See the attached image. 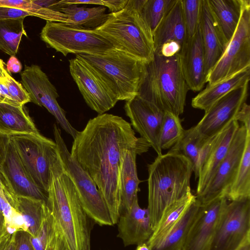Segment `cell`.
<instances>
[{
    "label": "cell",
    "mask_w": 250,
    "mask_h": 250,
    "mask_svg": "<svg viewBox=\"0 0 250 250\" xmlns=\"http://www.w3.org/2000/svg\"><path fill=\"white\" fill-rule=\"evenodd\" d=\"M235 120L242 123L247 130L250 131V106L246 102L243 104L237 113Z\"/></svg>",
    "instance_id": "bcb514c9"
},
{
    "label": "cell",
    "mask_w": 250,
    "mask_h": 250,
    "mask_svg": "<svg viewBox=\"0 0 250 250\" xmlns=\"http://www.w3.org/2000/svg\"><path fill=\"white\" fill-rule=\"evenodd\" d=\"M67 17L65 25L85 30H95L103 24L109 16L106 8L103 6L94 7L78 6L72 4L64 5L59 9Z\"/></svg>",
    "instance_id": "4316f807"
},
{
    "label": "cell",
    "mask_w": 250,
    "mask_h": 250,
    "mask_svg": "<svg viewBox=\"0 0 250 250\" xmlns=\"http://www.w3.org/2000/svg\"><path fill=\"white\" fill-rule=\"evenodd\" d=\"M144 0H128L120 11L109 13L105 22L93 32L106 39L113 47L144 63L153 58L152 32L142 12Z\"/></svg>",
    "instance_id": "5b68a950"
},
{
    "label": "cell",
    "mask_w": 250,
    "mask_h": 250,
    "mask_svg": "<svg viewBox=\"0 0 250 250\" xmlns=\"http://www.w3.org/2000/svg\"><path fill=\"white\" fill-rule=\"evenodd\" d=\"M226 198L229 201L250 198V134L247 135L240 164Z\"/></svg>",
    "instance_id": "4dcf8cb0"
},
{
    "label": "cell",
    "mask_w": 250,
    "mask_h": 250,
    "mask_svg": "<svg viewBox=\"0 0 250 250\" xmlns=\"http://www.w3.org/2000/svg\"><path fill=\"white\" fill-rule=\"evenodd\" d=\"M250 68V0H246L236 29L223 55L208 73L212 84Z\"/></svg>",
    "instance_id": "30bf717a"
},
{
    "label": "cell",
    "mask_w": 250,
    "mask_h": 250,
    "mask_svg": "<svg viewBox=\"0 0 250 250\" xmlns=\"http://www.w3.org/2000/svg\"><path fill=\"white\" fill-rule=\"evenodd\" d=\"M187 38L182 0H175L153 33L154 51L170 41L176 42L182 47Z\"/></svg>",
    "instance_id": "cb8c5ba5"
},
{
    "label": "cell",
    "mask_w": 250,
    "mask_h": 250,
    "mask_svg": "<svg viewBox=\"0 0 250 250\" xmlns=\"http://www.w3.org/2000/svg\"><path fill=\"white\" fill-rule=\"evenodd\" d=\"M32 3V0H0V6L17 8L29 11Z\"/></svg>",
    "instance_id": "f6af8a7d"
},
{
    "label": "cell",
    "mask_w": 250,
    "mask_h": 250,
    "mask_svg": "<svg viewBox=\"0 0 250 250\" xmlns=\"http://www.w3.org/2000/svg\"><path fill=\"white\" fill-rule=\"evenodd\" d=\"M2 100H1V96H0V102H1Z\"/></svg>",
    "instance_id": "6f0895ef"
},
{
    "label": "cell",
    "mask_w": 250,
    "mask_h": 250,
    "mask_svg": "<svg viewBox=\"0 0 250 250\" xmlns=\"http://www.w3.org/2000/svg\"><path fill=\"white\" fill-rule=\"evenodd\" d=\"M0 250H14V233L6 231L0 237Z\"/></svg>",
    "instance_id": "c3c4849f"
},
{
    "label": "cell",
    "mask_w": 250,
    "mask_h": 250,
    "mask_svg": "<svg viewBox=\"0 0 250 250\" xmlns=\"http://www.w3.org/2000/svg\"><path fill=\"white\" fill-rule=\"evenodd\" d=\"M250 239V198L228 201L221 213L208 250H237Z\"/></svg>",
    "instance_id": "7c38bea8"
},
{
    "label": "cell",
    "mask_w": 250,
    "mask_h": 250,
    "mask_svg": "<svg viewBox=\"0 0 250 250\" xmlns=\"http://www.w3.org/2000/svg\"><path fill=\"white\" fill-rule=\"evenodd\" d=\"M117 237L125 246L146 242L154 230L147 208H142L135 198L127 212L120 215L118 222Z\"/></svg>",
    "instance_id": "ffe728a7"
},
{
    "label": "cell",
    "mask_w": 250,
    "mask_h": 250,
    "mask_svg": "<svg viewBox=\"0 0 250 250\" xmlns=\"http://www.w3.org/2000/svg\"><path fill=\"white\" fill-rule=\"evenodd\" d=\"M21 77L22 85L28 93L30 102L44 107L61 127L74 139L78 131L66 118L65 111L58 103L59 96L56 87L41 68L36 64L25 65Z\"/></svg>",
    "instance_id": "4fadbf2b"
},
{
    "label": "cell",
    "mask_w": 250,
    "mask_h": 250,
    "mask_svg": "<svg viewBox=\"0 0 250 250\" xmlns=\"http://www.w3.org/2000/svg\"><path fill=\"white\" fill-rule=\"evenodd\" d=\"M196 199L192 193L171 205L165 211L149 239L148 246L160 241L179 221L184 213Z\"/></svg>",
    "instance_id": "1f68e13d"
},
{
    "label": "cell",
    "mask_w": 250,
    "mask_h": 250,
    "mask_svg": "<svg viewBox=\"0 0 250 250\" xmlns=\"http://www.w3.org/2000/svg\"><path fill=\"white\" fill-rule=\"evenodd\" d=\"M8 139V136L0 134V166L4 159L6 145Z\"/></svg>",
    "instance_id": "f907efd6"
},
{
    "label": "cell",
    "mask_w": 250,
    "mask_h": 250,
    "mask_svg": "<svg viewBox=\"0 0 250 250\" xmlns=\"http://www.w3.org/2000/svg\"><path fill=\"white\" fill-rule=\"evenodd\" d=\"M0 174L8 188L16 196L29 197L46 202L47 193L33 180L9 139L0 166Z\"/></svg>",
    "instance_id": "e0dca14e"
},
{
    "label": "cell",
    "mask_w": 250,
    "mask_h": 250,
    "mask_svg": "<svg viewBox=\"0 0 250 250\" xmlns=\"http://www.w3.org/2000/svg\"><path fill=\"white\" fill-rule=\"evenodd\" d=\"M54 230V221L48 208L46 215L38 234L35 236L30 235V242L34 250H46Z\"/></svg>",
    "instance_id": "f35d334b"
},
{
    "label": "cell",
    "mask_w": 250,
    "mask_h": 250,
    "mask_svg": "<svg viewBox=\"0 0 250 250\" xmlns=\"http://www.w3.org/2000/svg\"><path fill=\"white\" fill-rule=\"evenodd\" d=\"M249 83L237 88L214 103L195 126L204 138L209 137L223 130L231 121L246 102L248 95Z\"/></svg>",
    "instance_id": "2e32d148"
},
{
    "label": "cell",
    "mask_w": 250,
    "mask_h": 250,
    "mask_svg": "<svg viewBox=\"0 0 250 250\" xmlns=\"http://www.w3.org/2000/svg\"><path fill=\"white\" fill-rule=\"evenodd\" d=\"M2 82L6 86L12 100L17 105L24 106L25 104L30 102L28 93L22 85L15 80L7 70Z\"/></svg>",
    "instance_id": "ab89813d"
},
{
    "label": "cell",
    "mask_w": 250,
    "mask_h": 250,
    "mask_svg": "<svg viewBox=\"0 0 250 250\" xmlns=\"http://www.w3.org/2000/svg\"><path fill=\"white\" fill-rule=\"evenodd\" d=\"M202 0H182L184 18L187 37L196 32L201 16Z\"/></svg>",
    "instance_id": "74e56055"
},
{
    "label": "cell",
    "mask_w": 250,
    "mask_h": 250,
    "mask_svg": "<svg viewBox=\"0 0 250 250\" xmlns=\"http://www.w3.org/2000/svg\"><path fill=\"white\" fill-rule=\"evenodd\" d=\"M124 109L133 129L149 143L157 155L162 154L159 136L164 111L138 95L126 101Z\"/></svg>",
    "instance_id": "9a60e30c"
},
{
    "label": "cell",
    "mask_w": 250,
    "mask_h": 250,
    "mask_svg": "<svg viewBox=\"0 0 250 250\" xmlns=\"http://www.w3.org/2000/svg\"><path fill=\"white\" fill-rule=\"evenodd\" d=\"M237 250H250V239L247 240Z\"/></svg>",
    "instance_id": "f5cc1de1"
},
{
    "label": "cell",
    "mask_w": 250,
    "mask_h": 250,
    "mask_svg": "<svg viewBox=\"0 0 250 250\" xmlns=\"http://www.w3.org/2000/svg\"><path fill=\"white\" fill-rule=\"evenodd\" d=\"M15 209L21 215L25 230L30 235L39 232L46 215V202L29 197L17 196Z\"/></svg>",
    "instance_id": "f546056e"
},
{
    "label": "cell",
    "mask_w": 250,
    "mask_h": 250,
    "mask_svg": "<svg viewBox=\"0 0 250 250\" xmlns=\"http://www.w3.org/2000/svg\"><path fill=\"white\" fill-rule=\"evenodd\" d=\"M69 71L87 105L99 114L113 108L118 101L108 81L79 54L69 60Z\"/></svg>",
    "instance_id": "8fae6325"
},
{
    "label": "cell",
    "mask_w": 250,
    "mask_h": 250,
    "mask_svg": "<svg viewBox=\"0 0 250 250\" xmlns=\"http://www.w3.org/2000/svg\"><path fill=\"white\" fill-rule=\"evenodd\" d=\"M46 250H67L64 242L55 226L53 235Z\"/></svg>",
    "instance_id": "7dc6e473"
},
{
    "label": "cell",
    "mask_w": 250,
    "mask_h": 250,
    "mask_svg": "<svg viewBox=\"0 0 250 250\" xmlns=\"http://www.w3.org/2000/svg\"><path fill=\"white\" fill-rule=\"evenodd\" d=\"M24 106L0 102V134L39 133Z\"/></svg>",
    "instance_id": "484cf974"
},
{
    "label": "cell",
    "mask_w": 250,
    "mask_h": 250,
    "mask_svg": "<svg viewBox=\"0 0 250 250\" xmlns=\"http://www.w3.org/2000/svg\"><path fill=\"white\" fill-rule=\"evenodd\" d=\"M246 0H208L210 9L228 44L238 24Z\"/></svg>",
    "instance_id": "83f0119b"
},
{
    "label": "cell",
    "mask_w": 250,
    "mask_h": 250,
    "mask_svg": "<svg viewBox=\"0 0 250 250\" xmlns=\"http://www.w3.org/2000/svg\"><path fill=\"white\" fill-rule=\"evenodd\" d=\"M206 139L202 136L194 126L185 130L182 138L170 149L179 151L189 160L195 180L198 177L200 155Z\"/></svg>",
    "instance_id": "d6a6232c"
},
{
    "label": "cell",
    "mask_w": 250,
    "mask_h": 250,
    "mask_svg": "<svg viewBox=\"0 0 250 250\" xmlns=\"http://www.w3.org/2000/svg\"><path fill=\"white\" fill-rule=\"evenodd\" d=\"M184 131L179 117L164 112L159 136L161 149H170L182 138Z\"/></svg>",
    "instance_id": "d590c367"
},
{
    "label": "cell",
    "mask_w": 250,
    "mask_h": 250,
    "mask_svg": "<svg viewBox=\"0 0 250 250\" xmlns=\"http://www.w3.org/2000/svg\"><path fill=\"white\" fill-rule=\"evenodd\" d=\"M128 0H61L64 5L72 4H95L107 7L110 13H116L122 10L126 6Z\"/></svg>",
    "instance_id": "60d3db41"
},
{
    "label": "cell",
    "mask_w": 250,
    "mask_h": 250,
    "mask_svg": "<svg viewBox=\"0 0 250 250\" xmlns=\"http://www.w3.org/2000/svg\"><path fill=\"white\" fill-rule=\"evenodd\" d=\"M27 16H33V14L20 9L0 6V20L24 19Z\"/></svg>",
    "instance_id": "7bdbcfd3"
},
{
    "label": "cell",
    "mask_w": 250,
    "mask_h": 250,
    "mask_svg": "<svg viewBox=\"0 0 250 250\" xmlns=\"http://www.w3.org/2000/svg\"><path fill=\"white\" fill-rule=\"evenodd\" d=\"M133 148L125 150L122 157L120 172V215L129 210L134 200L138 197L139 185L142 182L138 177L136 157L143 154Z\"/></svg>",
    "instance_id": "603a6c76"
},
{
    "label": "cell",
    "mask_w": 250,
    "mask_h": 250,
    "mask_svg": "<svg viewBox=\"0 0 250 250\" xmlns=\"http://www.w3.org/2000/svg\"><path fill=\"white\" fill-rule=\"evenodd\" d=\"M16 198L0 174V212L4 217L6 231L11 233L18 229L26 231L22 216L15 208Z\"/></svg>",
    "instance_id": "e575fe53"
},
{
    "label": "cell",
    "mask_w": 250,
    "mask_h": 250,
    "mask_svg": "<svg viewBox=\"0 0 250 250\" xmlns=\"http://www.w3.org/2000/svg\"><path fill=\"white\" fill-rule=\"evenodd\" d=\"M239 126L238 122L234 120L220 132L200 168L196 196L200 195L212 180L218 167L226 157Z\"/></svg>",
    "instance_id": "44dd1931"
},
{
    "label": "cell",
    "mask_w": 250,
    "mask_h": 250,
    "mask_svg": "<svg viewBox=\"0 0 250 250\" xmlns=\"http://www.w3.org/2000/svg\"><path fill=\"white\" fill-rule=\"evenodd\" d=\"M14 250H34L27 231L18 229L14 232Z\"/></svg>",
    "instance_id": "b9f144b4"
},
{
    "label": "cell",
    "mask_w": 250,
    "mask_h": 250,
    "mask_svg": "<svg viewBox=\"0 0 250 250\" xmlns=\"http://www.w3.org/2000/svg\"><path fill=\"white\" fill-rule=\"evenodd\" d=\"M180 55L183 74L189 90L199 91L207 83V78L200 21L195 34L187 37Z\"/></svg>",
    "instance_id": "d6986e66"
},
{
    "label": "cell",
    "mask_w": 250,
    "mask_h": 250,
    "mask_svg": "<svg viewBox=\"0 0 250 250\" xmlns=\"http://www.w3.org/2000/svg\"><path fill=\"white\" fill-rule=\"evenodd\" d=\"M175 0H144L142 12L152 34Z\"/></svg>",
    "instance_id": "8d00e7d4"
},
{
    "label": "cell",
    "mask_w": 250,
    "mask_h": 250,
    "mask_svg": "<svg viewBox=\"0 0 250 250\" xmlns=\"http://www.w3.org/2000/svg\"><path fill=\"white\" fill-rule=\"evenodd\" d=\"M135 250H150L146 242L137 245Z\"/></svg>",
    "instance_id": "db71d44e"
},
{
    "label": "cell",
    "mask_w": 250,
    "mask_h": 250,
    "mask_svg": "<svg viewBox=\"0 0 250 250\" xmlns=\"http://www.w3.org/2000/svg\"><path fill=\"white\" fill-rule=\"evenodd\" d=\"M148 206L153 230L166 210L192 193L190 178L193 167L182 153L169 150L157 155L147 166Z\"/></svg>",
    "instance_id": "3957f363"
},
{
    "label": "cell",
    "mask_w": 250,
    "mask_h": 250,
    "mask_svg": "<svg viewBox=\"0 0 250 250\" xmlns=\"http://www.w3.org/2000/svg\"><path fill=\"white\" fill-rule=\"evenodd\" d=\"M6 69L9 72L19 73L22 69V65L15 56H12L7 62Z\"/></svg>",
    "instance_id": "681fc988"
},
{
    "label": "cell",
    "mask_w": 250,
    "mask_h": 250,
    "mask_svg": "<svg viewBox=\"0 0 250 250\" xmlns=\"http://www.w3.org/2000/svg\"><path fill=\"white\" fill-rule=\"evenodd\" d=\"M250 68L244 69L206 87L191 101L192 106L206 111L214 103L232 90L249 83Z\"/></svg>",
    "instance_id": "d4e9b609"
},
{
    "label": "cell",
    "mask_w": 250,
    "mask_h": 250,
    "mask_svg": "<svg viewBox=\"0 0 250 250\" xmlns=\"http://www.w3.org/2000/svg\"><path fill=\"white\" fill-rule=\"evenodd\" d=\"M200 205L196 198L176 224L160 241L149 246L150 250H182Z\"/></svg>",
    "instance_id": "f1b7e54d"
},
{
    "label": "cell",
    "mask_w": 250,
    "mask_h": 250,
    "mask_svg": "<svg viewBox=\"0 0 250 250\" xmlns=\"http://www.w3.org/2000/svg\"><path fill=\"white\" fill-rule=\"evenodd\" d=\"M248 134H250V131H247L243 125L239 126L226 157L212 180L204 191L196 196L200 205L208 203L217 198L226 197L240 164Z\"/></svg>",
    "instance_id": "5bb4252c"
},
{
    "label": "cell",
    "mask_w": 250,
    "mask_h": 250,
    "mask_svg": "<svg viewBox=\"0 0 250 250\" xmlns=\"http://www.w3.org/2000/svg\"><path fill=\"white\" fill-rule=\"evenodd\" d=\"M108 81L118 101L138 95L145 63L115 48L101 54H79Z\"/></svg>",
    "instance_id": "8992f818"
},
{
    "label": "cell",
    "mask_w": 250,
    "mask_h": 250,
    "mask_svg": "<svg viewBox=\"0 0 250 250\" xmlns=\"http://www.w3.org/2000/svg\"><path fill=\"white\" fill-rule=\"evenodd\" d=\"M53 134L57 150L63 165L77 191L84 211L95 223L101 226H113L107 205L89 174L73 158L56 124Z\"/></svg>",
    "instance_id": "52a82bcc"
},
{
    "label": "cell",
    "mask_w": 250,
    "mask_h": 250,
    "mask_svg": "<svg viewBox=\"0 0 250 250\" xmlns=\"http://www.w3.org/2000/svg\"><path fill=\"white\" fill-rule=\"evenodd\" d=\"M41 39L64 56L68 54H101L114 49L104 38L92 30L73 28L63 23L46 21Z\"/></svg>",
    "instance_id": "ba28073f"
},
{
    "label": "cell",
    "mask_w": 250,
    "mask_h": 250,
    "mask_svg": "<svg viewBox=\"0 0 250 250\" xmlns=\"http://www.w3.org/2000/svg\"><path fill=\"white\" fill-rule=\"evenodd\" d=\"M4 62H3L2 60L0 59V64H3Z\"/></svg>",
    "instance_id": "9f6ffc18"
},
{
    "label": "cell",
    "mask_w": 250,
    "mask_h": 250,
    "mask_svg": "<svg viewBox=\"0 0 250 250\" xmlns=\"http://www.w3.org/2000/svg\"><path fill=\"white\" fill-rule=\"evenodd\" d=\"M46 204L67 250H90V219L58 150L50 167Z\"/></svg>",
    "instance_id": "7a4b0ae2"
},
{
    "label": "cell",
    "mask_w": 250,
    "mask_h": 250,
    "mask_svg": "<svg viewBox=\"0 0 250 250\" xmlns=\"http://www.w3.org/2000/svg\"><path fill=\"white\" fill-rule=\"evenodd\" d=\"M6 71L4 66V63L0 64V81L2 82L5 77V72Z\"/></svg>",
    "instance_id": "11a10c76"
},
{
    "label": "cell",
    "mask_w": 250,
    "mask_h": 250,
    "mask_svg": "<svg viewBox=\"0 0 250 250\" xmlns=\"http://www.w3.org/2000/svg\"><path fill=\"white\" fill-rule=\"evenodd\" d=\"M188 90L180 53L166 57L154 52L153 59L145 64L138 95L163 111L180 117Z\"/></svg>",
    "instance_id": "277c9868"
},
{
    "label": "cell",
    "mask_w": 250,
    "mask_h": 250,
    "mask_svg": "<svg viewBox=\"0 0 250 250\" xmlns=\"http://www.w3.org/2000/svg\"><path fill=\"white\" fill-rule=\"evenodd\" d=\"M6 231L5 219L2 213L0 212V237L3 236Z\"/></svg>",
    "instance_id": "816d5d0a"
},
{
    "label": "cell",
    "mask_w": 250,
    "mask_h": 250,
    "mask_svg": "<svg viewBox=\"0 0 250 250\" xmlns=\"http://www.w3.org/2000/svg\"><path fill=\"white\" fill-rule=\"evenodd\" d=\"M181 48V46L177 42L170 41L165 43L158 49L155 50L154 52L164 57H170L180 53Z\"/></svg>",
    "instance_id": "ee69618b"
},
{
    "label": "cell",
    "mask_w": 250,
    "mask_h": 250,
    "mask_svg": "<svg viewBox=\"0 0 250 250\" xmlns=\"http://www.w3.org/2000/svg\"><path fill=\"white\" fill-rule=\"evenodd\" d=\"M70 152L95 183L108 209L113 224L120 217V172L127 149L143 153L150 147L137 137L131 125L122 117L104 113L90 119L78 132Z\"/></svg>",
    "instance_id": "6da1fadb"
},
{
    "label": "cell",
    "mask_w": 250,
    "mask_h": 250,
    "mask_svg": "<svg viewBox=\"0 0 250 250\" xmlns=\"http://www.w3.org/2000/svg\"><path fill=\"white\" fill-rule=\"evenodd\" d=\"M28 173L47 193L50 167L57 153L55 142L39 133H17L8 136Z\"/></svg>",
    "instance_id": "9c48e42d"
},
{
    "label": "cell",
    "mask_w": 250,
    "mask_h": 250,
    "mask_svg": "<svg viewBox=\"0 0 250 250\" xmlns=\"http://www.w3.org/2000/svg\"><path fill=\"white\" fill-rule=\"evenodd\" d=\"M228 201L222 197L200 205L182 250H208L222 209Z\"/></svg>",
    "instance_id": "ac0fdd59"
},
{
    "label": "cell",
    "mask_w": 250,
    "mask_h": 250,
    "mask_svg": "<svg viewBox=\"0 0 250 250\" xmlns=\"http://www.w3.org/2000/svg\"><path fill=\"white\" fill-rule=\"evenodd\" d=\"M24 19L0 20V50L10 56L17 53L22 36H26Z\"/></svg>",
    "instance_id": "836d02e7"
},
{
    "label": "cell",
    "mask_w": 250,
    "mask_h": 250,
    "mask_svg": "<svg viewBox=\"0 0 250 250\" xmlns=\"http://www.w3.org/2000/svg\"><path fill=\"white\" fill-rule=\"evenodd\" d=\"M200 24L208 76L228 45L210 9L208 0H202Z\"/></svg>",
    "instance_id": "7402d4cb"
}]
</instances>
